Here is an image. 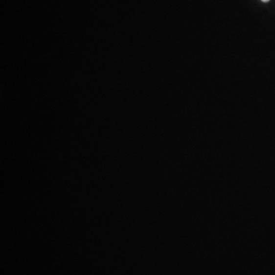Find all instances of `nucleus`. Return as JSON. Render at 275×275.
<instances>
[{
	"instance_id": "nucleus-1",
	"label": "nucleus",
	"mask_w": 275,
	"mask_h": 275,
	"mask_svg": "<svg viewBox=\"0 0 275 275\" xmlns=\"http://www.w3.org/2000/svg\"><path fill=\"white\" fill-rule=\"evenodd\" d=\"M262 1H263V2H268V1H269V0H262Z\"/></svg>"
}]
</instances>
